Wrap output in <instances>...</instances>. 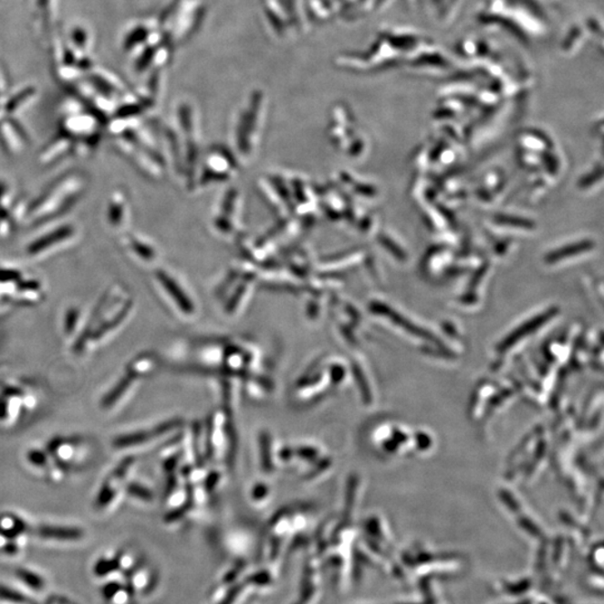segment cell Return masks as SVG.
<instances>
[{
  "label": "cell",
  "mask_w": 604,
  "mask_h": 604,
  "mask_svg": "<svg viewBox=\"0 0 604 604\" xmlns=\"http://www.w3.org/2000/svg\"><path fill=\"white\" fill-rule=\"evenodd\" d=\"M203 0H176L163 14L161 27L166 28L168 39L172 44L184 42L200 26L204 15Z\"/></svg>",
  "instance_id": "1"
},
{
  "label": "cell",
  "mask_w": 604,
  "mask_h": 604,
  "mask_svg": "<svg viewBox=\"0 0 604 604\" xmlns=\"http://www.w3.org/2000/svg\"><path fill=\"white\" fill-rule=\"evenodd\" d=\"M38 533L39 536L54 541H77L83 536L82 531L74 527L43 526Z\"/></svg>",
  "instance_id": "2"
},
{
  "label": "cell",
  "mask_w": 604,
  "mask_h": 604,
  "mask_svg": "<svg viewBox=\"0 0 604 604\" xmlns=\"http://www.w3.org/2000/svg\"><path fill=\"white\" fill-rule=\"evenodd\" d=\"M171 427L172 424H163L161 428L156 429L155 432H140L122 435V437H119L116 440L115 445L117 448H127L132 447V445L141 444L150 442L153 435L165 433Z\"/></svg>",
  "instance_id": "3"
},
{
  "label": "cell",
  "mask_w": 604,
  "mask_h": 604,
  "mask_svg": "<svg viewBox=\"0 0 604 604\" xmlns=\"http://www.w3.org/2000/svg\"><path fill=\"white\" fill-rule=\"evenodd\" d=\"M68 233H70L68 229H62L54 232L53 234L46 236L44 237V239L37 241L36 245H33L31 246V252H38L43 249H46V247L52 245L53 244H56L57 241L62 240L64 239V237H67L68 235Z\"/></svg>",
  "instance_id": "4"
},
{
  "label": "cell",
  "mask_w": 604,
  "mask_h": 604,
  "mask_svg": "<svg viewBox=\"0 0 604 604\" xmlns=\"http://www.w3.org/2000/svg\"><path fill=\"white\" fill-rule=\"evenodd\" d=\"M17 577L21 578L25 584H27L29 588H34V590H41L44 587L43 578L37 576L36 573L27 571V569H19Z\"/></svg>",
  "instance_id": "5"
},
{
  "label": "cell",
  "mask_w": 604,
  "mask_h": 604,
  "mask_svg": "<svg viewBox=\"0 0 604 604\" xmlns=\"http://www.w3.org/2000/svg\"><path fill=\"white\" fill-rule=\"evenodd\" d=\"M0 599L14 603L23 604L28 602V598L24 596V594L3 586H0Z\"/></svg>",
  "instance_id": "6"
},
{
  "label": "cell",
  "mask_w": 604,
  "mask_h": 604,
  "mask_svg": "<svg viewBox=\"0 0 604 604\" xmlns=\"http://www.w3.org/2000/svg\"><path fill=\"white\" fill-rule=\"evenodd\" d=\"M118 568V562L115 559H107L102 558L97 563L96 568H94V572H96L99 577L108 576L109 573L116 571Z\"/></svg>",
  "instance_id": "7"
},
{
  "label": "cell",
  "mask_w": 604,
  "mask_h": 604,
  "mask_svg": "<svg viewBox=\"0 0 604 604\" xmlns=\"http://www.w3.org/2000/svg\"><path fill=\"white\" fill-rule=\"evenodd\" d=\"M129 492H130L133 496L143 498V499H150L151 494L150 492H147L146 489H142L141 487L138 486H131L129 488Z\"/></svg>",
  "instance_id": "8"
},
{
  "label": "cell",
  "mask_w": 604,
  "mask_h": 604,
  "mask_svg": "<svg viewBox=\"0 0 604 604\" xmlns=\"http://www.w3.org/2000/svg\"><path fill=\"white\" fill-rule=\"evenodd\" d=\"M118 588L119 587L117 586V584L110 583L108 584V586H106L105 591H103V593H105L106 598H111L115 596V594L117 593L116 590H118Z\"/></svg>",
  "instance_id": "9"
},
{
  "label": "cell",
  "mask_w": 604,
  "mask_h": 604,
  "mask_svg": "<svg viewBox=\"0 0 604 604\" xmlns=\"http://www.w3.org/2000/svg\"><path fill=\"white\" fill-rule=\"evenodd\" d=\"M239 592H240V588H233L229 596H227L224 599V601H223L221 604H232L233 601H234V599L237 596V594H239Z\"/></svg>",
  "instance_id": "10"
}]
</instances>
